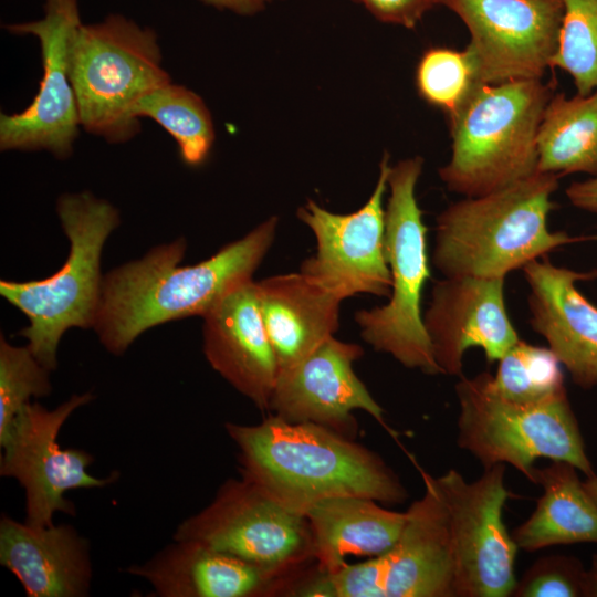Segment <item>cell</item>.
I'll use <instances>...</instances> for the list:
<instances>
[{"label": "cell", "mask_w": 597, "mask_h": 597, "mask_svg": "<svg viewBox=\"0 0 597 597\" xmlns=\"http://www.w3.org/2000/svg\"><path fill=\"white\" fill-rule=\"evenodd\" d=\"M279 219L271 217L209 259L180 265L184 238L104 275L93 328L113 355H123L144 332L170 321L209 313L226 295L252 281L271 249Z\"/></svg>", "instance_id": "1"}, {"label": "cell", "mask_w": 597, "mask_h": 597, "mask_svg": "<svg viewBox=\"0 0 597 597\" xmlns=\"http://www.w3.org/2000/svg\"><path fill=\"white\" fill-rule=\"evenodd\" d=\"M224 428L239 450L241 476L304 516L333 498L389 504L407 499L398 476L376 453L324 426L273 413L256 425L226 422Z\"/></svg>", "instance_id": "2"}, {"label": "cell", "mask_w": 597, "mask_h": 597, "mask_svg": "<svg viewBox=\"0 0 597 597\" xmlns=\"http://www.w3.org/2000/svg\"><path fill=\"white\" fill-rule=\"evenodd\" d=\"M558 177L537 170L500 190L447 207L437 217L433 265L447 277H505L582 240L548 229Z\"/></svg>", "instance_id": "3"}, {"label": "cell", "mask_w": 597, "mask_h": 597, "mask_svg": "<svg viewBox=\"0 0 597 597\" xmlns=\"http://www.w3.org/2000/svg\"><path fill=\"white\" fill-rule=\"evenodd\" d=\"M554 85L541 80L475 82L448 115L451 158L439 169L465 197L500 190L537 171V134Z\"/></svg>", "instance_id": "4"}, {"label": "cell", "mask_w": 597, "mask_h": 597, "mask_svg": "<svg viewBox=\"0 0 597 597\" xmlns=\"http://www.w3.org/2000/svg\"><path fill=\"white\" fill-rule=\"evenodd\" d=\"M56 212L70 241L61 269L42 280L0 282V294L29 320L19 335L51 371L57 368L63 334L72 327L93 328L95 324L104 279L102 251L121 222L114 206L86 191L61 196Z\"/></svg>", "instance_id": "5"}, {"label": "cell", "mask_w": 597, "mask_h": 597, "mask_svg": "<svg viewBox=\"0 0 597 597\" xmlns=\"http://www.w3.org/2000/svg\"><path fill=\"white\" fill-rule=\"evenodd\" d=\"M420 156L390 167V195L385 209V253L391 289L385 305L360 310L355 321L362 338L401 365L429 375L440 374L421 312L422 292L430 277L427 227L416 198Z\"/></svg>", "instance_id": "6"}, {"label": "cell", "mask_w": 597, "mask_h": 597, "mask_svg": "<svg viewBox=\"0 0 597 597\" xmlns=\"http://www.w3.org/2000/svg\"><path fill=\"white\" fill-rule=\"evenodd\" d=\"M70 60L81 126L111 143L136 135L138 102L170 82L156 33L119 14L81 24Z\"/></svg>", "instance_id": "7"}, {"label": "cell", "mask_w": 597, "mask_h": 597, "mask_svg": "<svg viewBox=\"0 0 597 597\" xmlns=\"http://www.w3.org/2000/svg\"><path fill=\"white\" fill-rule=\"evenodd\" d=\"M492 376L482 371L455 385L459 401L458 446L484 467L509 463L535 483V461H564L595 474L567 394L522 405L500 396Z\"/></svg>", "instance_id": "8"}, {"label": "cell", "mask_w": 597, "mask_h": 597, "mask_svg": "<svg viewBox=\"0 0 597 597\" xmlns=\"http://www.w3.org/2000/svg\"><path fill=\"white\" fill-rule=\"evenodd\" d=\"M425 493L407 512L405 527L386 553L326 573L316 570L310 597H455L448 511L436 478L417 465Z\"/></svg>", "instance_id": "9"}, {"label": "cell", "mask_w": 597, "mask_h": 597, "mask_svg": "<svg viewBox=\"0 0 597 597\" xmlns=\"http://www.w3.org/2000/svg\"><path fill=\"white\" fill-rule=\"evenodd\" d=\"M172 540L192 541L289 578L314 559L306 516L280 504L251 481L229 479Z\"/></svg>", "instance_id": "10"}, {"label": "cell", "mask_w": 597, "mask_h": 597, "mask_svg": "<svg viewBox=\"0 0 597 597\" xmlns=\"http://www.w3.org/2000/svg\"><path fill=\"white\" fill-rule=\"evenodd\" d=\"M94 399L91 392L73 395L54 409L27 404L0 441V475L15 479L25 494V523L53 524L61 512L74 516L75 504L64 494L76 489H100L119 476L97 478L87 472L94 457L83 449H62L57 437L70 416Z\"/></svg>", "instance_id": "11"}, {"label": "cell", "mask_w": 597, "mask_h": 597, "mask_svg": "<svg viewBox=\"0 0 597 597\" xmlns=\"http://www.w3.org/2000/svg\"><path fill=\"white\" fill-rule=\"evenodd\" d=\"M504 475L498 463L473 482L453 469L436 478L450 522L455 597H506L516 585L519 547L503 521Z\"/></svg>", "instance_id": "12"}, {"label": "cell", "mask_w": 597, "mask_h": 597, "mask_svg": "<svg viewBox=\"0 0 597 597\" xmlns=\"http://www.w3.org/2000/svg\"><path fill=\"white\" fill-rule=\"evenodd\" d=\"M465 24L475 82L541 80L558 50L563 0H441Z\"/></svg>", "instance_id": "13"}, {"label": "cell", "mask_w": 597, "mask_h": 597, "mask_svg": "<svg viewBox=\"0 0 597 597\" xmlns=\"http://www.w3.org/2000/svg\"><path fill=\"white\" fill-rule=\"evenodd\" d=\"M390 167L385 154L371 196L352 213L331 212L313 200L296 211L316 241L314 255L303 261L300 271L342 301L356 294L390 295L383 207Z\"/></svg>", "instance_id": "14"}, {"label": "cell", "mask_w": 597, "mask_h": 597, "mask_svg": "<svg viewBox=\"0 0 597 597\" xmlns=\"http://www.w3.org/2000/svg\"><path fill=\"white\" fill-rule=\"evenodd\" d=\"M82 24L77 0H45L44 17L9 24L15 34H32L41 46L43 76L33 102L22 112L0 116L2 150H50L67 157L77 137L80 114L71 81V43Z\"/></svg>", "instance_id": "15"}, {"label": "cell", "mask_w": 597, "mask_h": 597, "mask_svg": "<svg viewBox=\"0 0 597 597\" xmlns=\"http://www.w3.org/2000/svg\"><path fill=\"white\" fill-rule=\"evenodd\" d=\"M364 349L334 336L277 375L270 410L291 422H313L348 438L357 427L354 410H364L396 437L384 410L354 371Z\"/></svg>", "instance_id": "16"}, {"label": "cell", "mask_w": 597, "mask_h": 597, "mask_svg": "<svg viewBox=\"0 0 597 597\" xmlns=\"http://www.w3.org/2000/svg\"><path fill=\"white\" fill-rule=\"evenodd\" d=\"M505 277L450 276L437 281L423 324L441 374L461 376L464 353L499 359L520 341L505 304Z\"/></svg>", "instance_id": "17"}, {"label": "cell", "mask_w": 597, "mask_h": 597, "mask_svg": "<svg viewBox=\"0 0 597 597\" xmlns=\"http://www.w3.org/2000/svg\"><path fill=\"white\" fill-rule=\"evenodd\" d=\"M530 287L532 328L584 389L597 386V306L577 289L579 281L597 277V270L578 272L534 260L523 269Z\"/></svg>", "instance_id": "18"}, {"label": "cell", "mask_w": 597, "mask_h": 597, "mask_svg": "<svg viewBox=\"0 0 597 597\" xmlns=\"http://www.w3.org/2000/svg\"><path fill=\"white\" fill-rule=\"evenodd\" d=\"M202 318L203 353L210 366L260 410H269L279 366L256 281L234 289Z\"/></svg>", "instance_id": "19"}, {"label": "cell", "mask_w": 597, "mask_h": 597, "mask_svg": "<svg viewBox=\"0 0 597 597\" xmlns=\"http://www.w3.org/2000/svg\"><path fill=\"white\" fill-rule=\"evenodd\" d=\"M0 563L18 578L29 597L90 595V544L70 524L38 527L2 514Z\"/></svg>", "instance_id": "20"}, {"label": "cell", "mask_w": 597, "mask_h": 597, "mask_svg": "<svg viewBox=\"0 0 597 597\" xmlns=\"http://www.w3.org/2000/svg\"><path fill=\"white\" fill-rule=\"evenodd\" d=\"M126 573L158 597H256L280 590L286 578L192 541H176Z\"/></svg>", "instance_id": "21"}, {"label": "cell", "mask_w": 597, "mask_h": 597, "mask_svg": "<svg viewBox=\"0 0 597 597\" xmlns=\"http://www.w3.org/2000/svg\"><path fill=\"white\" fill-rule=\"evenodd\" d=\"M256 285L279 374L336 333L343 301L301 271L269 276Z\"/></svg>", "instance_id": "22"}, {"label": "cell", "mask_w": 597, "mask_h": 597, "mask_svg": "<svg viewBox=\"0 0 597 597\" xmlns=\"http://www.w3.org/2000/svg\"><path fill=\"white\" fill-rule=\"evenodd\" d=\"M312 534L317 569L335 572L348 556L376 557L398 541L407 512H395L366 498L324 500L305 514Z\"/></svg>", "instance_id": "23"}, {"label": "cell", "mask_w": 597, "mask_h": 597, "mask_svg": "<svg viewBox=\"0 0 597 597\" xmlns=\"http://www.w3.org/2000/svg\"><path fill=\"white\" fill-rule=\"evenodd\" d=\"M535 484L543 494L532 515L512 533L519 548L535 552L561 544H597V503L574 465L552 461L536 469Z\"/></svg>", "instance_id": "24"}, {"label": "cell", "mask_w": 597, "mask_h": 597, "mask_svg": "<svg viewBox=\"0 0 597 597\" xmlns=\"http://www.w3.org/2000/svg\"><path fill=\"white\" fill-rule=\"evenodd\" d=\"M537 170L558 176L597 175V91L567 97L554 94L537 134Z\"/></svg>", "instance_id": "25"}, {"label": "cell", "mask_w": 597, "mask_h": 597, "mask_svg": "<svg viewBox=\"0 0 597 597\" xmlns=\"http://www.w3.org/2000/svg\"><path fill=\"white\" fill-rule=\"evenodd\" d=\"M135 115L149 117L177 142L185 164L198 166L210 153L214 139L212 119L203 101L192 91L171 81L144 96Z\"/></svg>", "instance_id": "26"}, {"label": "cell", "mask_w": 597, "mask_h": 597, "mask_svg": "<svg viewBox=\"0 0 597 597\" xmlns=\"http://www.w3.org/2000/svg\"><path fill=\"white\" fill-rule=\"evenodd\" d=\"M561 366L549 347L520 339L499 359L492 385L510 401L522 405L544 402L567 394Z\"/></svg>", "instance_id": "27"}, {"label": "cell", "mask_w": 597, "mask_h": 597, "mask_svg": "<svg viewBox=\"0 0 597 597\" xmlns=\"http://www.w3.org/2000/svg\"><path fill=\"white\" fill-rule=\"evenodd\" d=\"M564 13L553 66L568 73L577 93L597 91V0H563Z\"/></svg>", "instance_id": "28"}, {"label": "cell", "mask_w": 597, "mask_h": 597, "mask_svg": "<svg viewBox=\"0 0 597 597\" xmlns=\"http://www.w3.org/2000/svg\"><path fill=\"white\" fill-rule=\"evenodd\" d=\"M50 373L28 346L11 345L0 336V441L30 398L52 392Z\"/></svg>", "instance_id": "29"}, {"label": "cell", "mask_w": 597, "mask_h": 597, "mask_svg": "<svg viewBox=\"0 0 597 597\" xmlns=\"http://www.w3.org/2000/svg\"><path fill=\"white\" fill-rule=\"evenodd\" d=\"M416 87L428 104L453 113L475 83L465 51L446 46L426 50L416 69Z\"/></svg>", "instance_id": "30"}, {"label": "cell", "mask_w": 597, "mask_h": 597, "mask_svg": "<svg viewBox=\"0 0 597 597\" xmlns=\"http://www.w3.org/2000/svg\"><path fill=\"white\" fill-rule=\"evenodd\" d=\"M586 569L574 556L537 559L516 582L513 597H584Z\"/></svg>", "instance_id": "31"}, {"label": "cell", "mask_w": 597, "mask_h": 597, "mask_svg": "<svg viewBox=\"0 0 597 597\" xmlns=\"http://www.w3.org/2000/svg\"><path fill=\"white\" fill-rule=\"evenodd\" d=\"M379 21L413 29L441 0H357Z\"/></svg>", "instance_id": "32"}, {"label": "cell", "mask_w": 597, "mask_h": 597, "mask_svg": "<svg viewBox=\"0 0 597 597\" xmlns=\"http://www.w3.org/2000/svg\"><path fill=\"white\" fill-rule=\"evenodd\" d=\"M566 196L576 208L597 214V175L570 184L566 189Z\"/></svg>", "instance_id": "33"}, {"label": "cell", "mask_w": 597, "mask_h": 597, "mask_svg": "<svg viewBox=\"0 0 597 597\" xmlns=\"http://www.w3.org/2000/svg\"><path fill=\"white\" fill-rule=\"evenodd\" d=\"M206 4L213 6L219 9H228L232 12L250 15L264 9V7L273 0H200Z\"/></svg>", "instance_id": "34"}, {"label": "cell", "mask_w": 597, "mask_h": 597, "mask_svg": "<svg viewBox=\"0 0 597 597\" xmlns=\"http://www.w3.org/2000/svg\"><path fill=\"white\" fill-rule=\"evenodd\" d=\"M584 597H597V554L591 557V563L585 573Z\"/></svg>", "instance_id": "35"}, {"label": "cell", "mask_w": 597, "mask_h": 597, "mask_svg": "<svg viewBox=\"0 0 597 597\" xmlns=\"http://www.w3.org/2000/svg\"><path fill=\"white\" fill-rule=\"evenodd\" d=\"M584 486L593 500L597 503V474L595 473L591 476H587V479L584 481Z\"/></svg>", "instance_id": "36"}, {"label": "cell", "mask_w": 597, "mask_h": 597, "mask_svg": "<svg viewBox=\"0 0 597 597\" xmlns=\"http://www.w3.org/2000/svg\"><path fill=\"white\" fill-rule=\"evenodd\" d=\"M355 1H357V0H355Z\"/></svg>", "instance_id": "37"}]
</instances>
